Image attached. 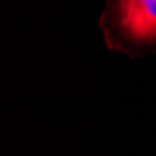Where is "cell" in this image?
<instances>
[{
    "label": "cell",
    "mask_w": 156,
    "mask_h": 156,
    "mask_svg": "<svg viewBox=\"0 0 156 156\" xmlns=\"http://www.w3.org/2000/svg\"><path fill=\"white\" fill-rule=\"evenodd\" d=\"M113 26L132 43L156 41V0H113Z\"/></svg>",
    "instance_id": "6da1fadb"
}]
</instances>
